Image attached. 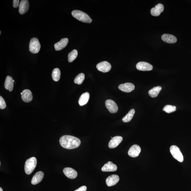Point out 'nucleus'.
I'll list each match as a JSON object with an SVG mask.
<instances>
[{"instance_id":"nucleus-33","label":"nucleus","mask_w":191,"mask_h":191,"mask_svg":"<svg viewBox=\"0 0 191 191\" xmlns=\"http://www.w3.org/2000/svg\"><path fill=\"white\" fill-rule=\"evenodd\" d=\"M1 34V31H0V34Z\"/></svg>"},{"instance_id":"nucleus-28","label":"nucleus","mask_w":191,"mask_h":191,"mask_svg":"<svg viewBox=\"0 0 191 191\" xmlns=\"http://www.w3.org/2000/svg\"><path fill=\"white\" fill-rule=\"evenodd\" d=\"M176 109V107L174 106L167 105H165L164 108H163V111L167 113H170L175 111Z\"/></svg>"},{"instance_id":"nucleus-2","label":"nucleus","mask_w":191,"mask_h":191,"mask_svg":"<svg viewBox=\"0 0 191 191\" xmlns=\"http://www.w3.org/2000/svg\"><path fill=\"white\" fill-rule=\"evenodd\" d=\"M72 14L73 17L80 21L84 23H90L92 21L91 18L87 13L82 11L78 10H73Z\"/></svg>"},{"instance_id":"nucleus-21","label":"nucleus","mask_w":191,"mask_h":191,"mask_svg":"<svg viewBox=\"0 0 191 191\" xmlns=\"http://www.w3.org/2000/svg\"><path fill=\"white\" fill-rule=\"evenodd\" d=\"M13 78L9 76L6 77L4 83L5 88L9 91H12L13 87Z\"/></svg>"},{"instance_id":"nucleus-6","label":"nucleus","mask_w":191,"mask_h":191,"mask_svg":"<svg viewBox=\"0 0 191 191\" xmlns=\"http://www.w3.org/2000/svg\"><path fill=\"white\" fill-rule=\"evenodd\" d=\"M105 105L109 111L112 113H116L118 111V105L113 100L109 99L106 101Z\"/></svg>"},{"instance_id":"nucleus-1","label":"nucleus","mask_w":191,"mask_h":191,"mask_svg":"<svg viewBox=\"0 0 191 191\" xmlns=\"http://www.w3.org/2000/svg\"><path fill=\"white\" fill-rule=\"evenodd\" d=\"M59 141L62 147L68 149L76 148L81 144L80 139L70 135L63 136L60 139Z\"/></svg>"},{"instance_id":"nucleus-23","label":"nucleus","mask_w":191,"mask_h":191,"mask_svg":"<svg viewBox=\"0 0 191 191\" xmlns=\"http://www.w3.org/2000/svg\"><path fill=\"white\" fill-rule=\"evenodd\" d=\"M162 89V87L160 86L154 87L149 91V95L152 97H156L158 96Z\"/></svg>"},{"instance_id":"nucleus-18","label":"nucleus","mask_w":191,"mask_h":191,"mask_svg":"<svg viewBox=\"0 0 191 191\" xmlns=\"http://www.w3.org/2000/svg\"><path fill=\"white\" fill-rule=\"evenodd\" d=\"M44 176V174L42 171H39L34 175L31 180V183L33 185H36L40 183L42 180Z\"/></svg>"},{"instance_id":"nucleus-26","label":"nucleus","mask_w":191,"mask_h":191,"mask_svg":"<svg viewBox=\"0 0 191 191\" xmlns=\"http://www.w3.org/2000/svg\"><path fill=\"white\" fill-rule=\"evenodd\" d=\"M78 52L76 50H74L70 52L68 55V60L70 63H72L76 59Z\"/></svg>"},{"instance_id":"nucleus-25","label":"nucleus","mask_w":191,"mask_h":191,"mask_svg":"<svg viewBox=\"0 0 191 191\" xmlns=\"http://www.w3.org/2000/svg\"><path fill=\"white\" fill-rule=\"evenodd\" d=\"M135 113V110L134 109H131L128 113L122 119L124 123H128L130 122L133 118Z\"/></svg>"},{"instance_id":"nucleus-27","label":"nucleus","mask_w":191,"mask_h":191,"mask_svg":"<svg viewBox=\"0 0 191 191\" xmlns=\"http://www.w3.org/2000/svg\"><path fill=\"white\" fill-rule=\"evenodd\" d=\"M85 77V75L84 73H81L79 74L75 78L74 80L75 83L78 85L82 84L84 80Z\"/></svg>"},{"instance_id":"nucleus-13","label":"nucleus","mask_w":191,"mask_h":191,"mask_svg":"<svg viewBox=\"0 0 191 191\" xmlns=\"http://www.w3.org/2000/svg\"><path fill=\"white\" fill-rule=\"evenodd\" d=\"M21 94V95L22 100L24 102H29L33 99L32 92L29 89L25 90Z\"/></svg>"},{"instance_id":"nucleus-30","label":"nucleus","mask_w":191,"mask_h":191,"mask_svg":"<svg viewBox=\"0 0 191 191\" xmlns=\"http://www.w3.org/2000/svg\"><path fill=\"white\" fill-rule=\"evenodd\" d=\"M19 0H13V6L14 8H17L19 5Z\"/></svg>"},{"instance_id":"nucleus-9","label":"nucleus","mask_w":191,"mask_h":191,"mask_svg":"<svg viewBox=\"0 0 191 191\" xmlns=\"http://www.w3.org/2000/svg\"><path fill=\"white\" fill-rule=\"evenodd\" d=\"M136 67L138 70L141 71H150L153 68L152 65L145 62H139L136 64Z\"/></svg>"},{"instance_id":"nucleus-32","label":"nucleus","mask_w":191,"mask_h":191,"mask_svg":"<svg viewBox=\"0 0 191 191\" xmlns=\"http://www.w3.org/2000/svg\"><path fill=\"white\" fill-rule=\"evenodd\" d=\"M0 191H3V189H2L1 187L0 188Z\"/></svg>"},{"instance_id":"nucleus-29","label":"nucleus","mask_w":191,"mask_h":191,"mask_svg":"<svg viewBox=\"0 0 191 191\" xmlns=\"http://www.w3.org/2000/svg\"><path fill=\"white\" fill-rule=\"evenodd\" d=\"M6 107V104L4 99L2 96H0V109H3Z\"/></svg>"},{"instance_id":"nucleus-12","label":"nucleus","mask_w":191,"mask_h":191,"mask_svg":"<svg viewBox=\"0 0 191 191\" xmlns=\"http://www.w3.org/2000/svg\"><path fill=\"white\" fill-rule=\"evenodd\" d=\"M123 137L120 136H116L112 138L109 142V148H114L118 146L123 141Z\"/></svg>"},{"instance_id":"nucleus-8","label":"nucleus","mask_w":191,"mask_h":191,"mask_svg":"<svg viewBox=\"0 0 191 191\" xmlns=\"http://www.w3.org/2000/svg\"><path fill=\"white\" fill-rule=\"evenodd\" d=\"M141 151V148L137 144L133 145L130 147L128 152V154L130 157H137L139 156Z\"/></svg>"},{"instance_id":"nucleus-4","label":"nucleus","mask_w":191,"mask_h":191,"mask_svg":"<svg viewBox=\"0 0 191 191\" xmlns=\"http://www.w3.org/2000/svg\"><path fill=\"white\" fill-rule=\"evenodd\" d=\"M41 45L38 39L33 38L29 42V50L32 53L36 54L40 52Z\"/></svg>"},{"instance_id":"nucleus-10","label":"nucleus","mask_w":191,"mask_h":191,"mask_svg":"<svg viewBox=\"0 0 191 191\" xmlns=\"http://www.w3.org/2000/svg\"><path fill=\"white\" fill-rule=\"evenodd\" d=\"M119 177L116 174H113L108 177L106 179V183L109 187L116 185L119 182Z\"/></svg>"},{"instance_id":"nucleus-19","label":"nucleus","mask_w":191,"mask_h":191,"mask_svg":"<svg viewBox=\"0 0 191 191\" xmlns=\"http://www.w3.org/2000/svg\"><path fill=\"white\" fill-rule=\"evenodd\" d=\"M68 42V40L67 38L62 39L59 42L55 44L54 47L55 50L56 51L61 50L67 45Z\"/></svg>"},{"instance_id":"nucleus-20","label":"nucleus","mask_w":191,"mask_h":191,"mask_svg":"<svg viewBox=\"0 0 191 191\" xmlns=\"http://www.w3.org/2000/svg\"><path fill=\"white\" fill-rule=\"evenodd\" d=\"M162 39L164 42L170 44L174 43L177 41V39L175 36L170 34H163L162 36Z\"/></svg>"},{"instance_id":"nucleus-5","label":"nucleus","mask_w":191,"mask_h":191,"mask_svg":"<svg viewBox=\"0 0 191 191\" xmlns=\"http://www.w3.org/2000/svg\"><path fill=\"white\" fill-rule=\"evenodd\" d=\"M170 151L175 159L180 162H183V155L178 146L175 145L171 146L170 148Z\"/></svg>"},{"instance_id":"nucleus-14","label":"nucleus","mask_w":191,"mask_h":191,"mask_svg":"<svg viewBox=\"0 0 191 191\" xmlns=\"http://www.w3.org/2000/svg\"><path fill=\"white\" fill-rule=\"evenodd\" d=\"M118 88L122 91L125 93H130L134 90L135 86L133 84L127 82L119 85Z\"/></svg>"},{"instance_id":"nucleus-11","label":"nucleus","mask_w":191,"mask_h":191,"mask_svg":"<svg viewBox=\"0 0 191 191\" xmlns=\"http://www.w3.org/2000/svg\"><path fill=\"white\" fill-rule=\"evenodd\" d=\"M63 173L68 178L74 179L77 178L78 174L75 170L71 167H66L63 170Z\"/></svg>"},{"instance_id":"nucleus-3","label":"nucleus","mask_w":191,"mask_h":191,"mask_svg":"<svg viewBox=\"0 0 191 191\" xmlns=\"http://www.w3.org/2000/svg\"><path fill=\"white\" fill-rule=\"evenodd\" d=\"M36 164L37 160L35 157H31L27 159L25 165V170L26 174H31L36 168Z\"/></svg>"},{"instance_id":"nucleus-24","label":"nucleus","mask_w":191,"mask_h":191,"mask_svg":"<svg viewBox=\"0 0 191 191\" xmlns=\"http://www.w3.org/2000/svg\"><path fill=\"white\" fill-rule=\"evenodd\" d=\"M60 71L58 68L54 69L52 73V77L53 80L55 82H58L60 78Z\"/></svg>"},{"instance_id":"nucleus-17","label":"nucleus","mask_w":191,"mask_h":191,"mask_svg":"<svg viewBox=\"0 0 191 191\" xmlns=\"http://www.w3.org/2000/svg\"><path fill=\"white\" fill-rule=\"evenodd\" d=\"M117 170V166L111 162H108L101 169L103 172H114L116 171Z\"/></svg>"},{"instance_id":"nucleus-16","label":"nucleus","mask_w":191,"mask_h":191,"mask_svg":"<svg viewBox=\"0 0 191 191\" xmlns=\"http://www.w3.org/2000/svg\"><path fill=\"white\" fill-rule=\"evenodd\" d=\"M164 6L163 4H158L155 6V7L151 9V15L155 17H158L164 11Z\"/></svg>"},{"instance_id":"nucleus-15","label":"nucleus","mask_w":191,"mask_h":191,"mask_svg":"<svg viewBox=\"0 0 191 191\" xmlns=\"http://www.w3.org/2000/svg\"><path fill=\"white\" fill-rule=\"evenodd\" d=\"M29 3L27 0H22L19 6V12L20 14H24L29 10Z\"/></svg>"},{"instance_id":"nucleus-34","label":"nucleus","mask_w":191,"mask_h":191,"mask_svg":"<svg viewBox=\"0 0 191 191\" xmlns=\"http://www.w3.org/2000/svg\"><path fill=\"white\" fill-rule=\"evenodd\" d=\"M13 82H15V80H13Z\"/></svg>"},{"instance_id":"nucleus-31","label":"nucleus","mask_w":191,"mask_h":191,"mask_svg":"<svg viewBox=\"0 0 191 191\" xmlns=\"http://www.w3.org/2000/svg\"><path fill=\"white\" fill-rule=\"evenodd\" d=\"M87 187L86 186H82L74 191H86Z\"/></svg>"},{"instance_id":"nucleus-22","label":"nucleus","mask_w":191,"mask_h":191,"mask_svg":"<svg viewBox=\"0 0 191 191\" xmlns=\"http://www.w3.org/2000/svg\"><path fill=\"white\" fill-rule=\"evenodd\" d=\"M90 98V94L88 92H86L82 94L79 99L78 103L80 106L86 105L88 102Z\"/></svg>"},{"instance_id":"nucleus-7","label":"nucleus","mask_w":191,"mask_h":191,"mask_svg":"<svg viewBox=\"0 0 191 191\" xmlns=\"http://www.w3.org/2000/svg\"><path fill=\"white\" fill-rule=\"evenodd\" d=\"M96 67L99 71L106 73L109 72L111 70L112 67L109 62L105 61L98 63L96 66Z\"/></svg>"}]
</instances>
